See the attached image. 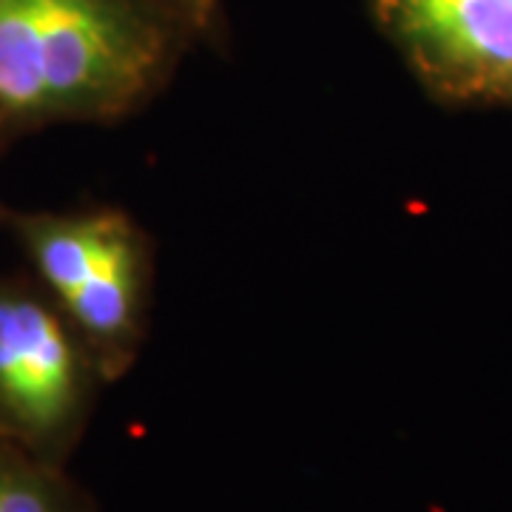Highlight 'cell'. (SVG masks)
I'll use <instances>...</instances> for the list:
<instances>
[{
    "label": "cell",
    "mask_w": 512,
    "mask_h": 512,
    "mask_svg": "<svg viewBox=\"0 0 512 512\" xmlns=\"http://www.w3.org/2000/svg\"><path fill=\"white\" fill-rule=\"evenodd\" d=\"M163 52L134 0H0V120L123 114Z\"/></svg>",
    "instance_id": "obj_1"
},
{
    "label": "cell",
    "mask_w": 512,
    "mask_h": 512,
    "mask_svg": "<svg viewBox=\"0 0 512 512\" xmlns=\"http://www.w3.org/2000/svg\"><path fill=\"white\" fill-rule=\"evenodd\" d=\"M0 512H77L63 481L0 447Z\"/></svg>",
    "instance_id": "obj_5"
},
{
    "label": "cell",
    "mask_w": 512,
    "mask_h": 512,
    "mask_svg": "<svg viewBox=\"0 0 512 512\" xmlns=\"http://www.w3.org/2000/svg\"><path fill=\"white\" fill-rule=\"evenodd\" d=\"M382 9L439 89L512 100V0H382Z\"/></svg>",
    "instance_id": "obj_3"
},
{
    "label": "cell",
    "mask_w": 512,
    "mask_h": 512,
    "mask_svg": "<svg viewBox=\"0 0 512 512\" xmlns=\"http://www.w3.org/2000/svg\"><path fill=\"white\" fill-rule=\"evenodd\" d=\"M83 367L69 330L26 293L0 291V419L29 441L72 427Z\"/></svg>",
    "instance_id": "obj_4"
},
{
    "label": "cell",
    "mask_w": 512,
    "mask_h": 512,
    "mask_svg": "<svg viewBox=\"0 0 512 512\" xmlns=\"http://www.w3.org/2000/svg\"><path fill=\"white\" fill-rule=\"evenodd\" d=\"M37 271L94 350L126 365L134 348L146 259L137 231L123 214L49 217L23 225Z\"/></svg>",
    "instance_id": "obj_2"
},
{
    "label": "cell",
    "mask_w": 512,
    "mask_h": 512,
    "mask_svg": "<svg viewBox=\"0 0 512 512\" xmlns=\"http://www.w3.org/2000/svg\"><path fill=\"white\" fill-rule=\"evenodd\" d=\"M171 3L191 26H205L214 12V0H171Z\"/></svg>",
    "instance_id": "obj_6"
}]
</instances>
